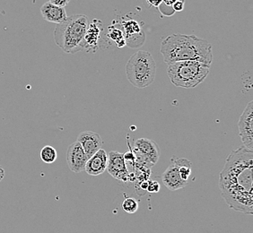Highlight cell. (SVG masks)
<instances>
[{"instance_id":"1","label":"cell","mask_w":253,"mask_h":233,"mask_svg":"<svg viewBox=\"0 0 253 233\" xmlns=\"http://www.w3.org/2000/svg\"><path fill=\"white\" fill-rule=\"evenodd\" d=\"M221 194L229 207L253 214V151L244 146L229 155L220 172Z\"/></svg>"},{"instance_id":"2","label":"cell","mask_w":253,"mask_h":233,"mask_svg":"<svg viewBox=\"0 0 253 233\" xmlns=\"http://www.w3.org/2000/svg\"><path fill=\"white\" fill-rule=\"evenodd\" d=\"M160 51L166 64L196 60L211 66L213 61L211 43L193 34H171L162 41Z\"/></svg>"},{"instance_id":"3","label":"cell","mask_w":253,"mask_h":233,"mask_svg":"<svg viewBox=\"0 0 253 233\" xmlns=\"http://www.w3.org/2000/svg\"><path fill=\"white\" fill-rule=\"evenodd\" d=\"M88 25V17L85 15L68 16L55 28V43L66 53L76 54L83 50L84 38Z\"/></svg>"},{"instance_id":"4","label":"cell","mask_w":253,"mask_h":233,"mask_svg":"<svg viewBox=\"0 0 253 233\" xmlns=\"http://www.w3.org/2000/svg\"><path fill=\"white\" fill-rule=\"evenodd\" d=\"M167 65L170 83L176 87L184 89L195 88L203 83L210 74L211 67L196 60L178 61Z\"/></svg>"},{"instance_id":"5","label":"cell","mask_w":253,"mask_h":233,"mask_svg":"<svg viewBox=\"0 0 253 233\" xmlns=\"http://www.w3.org/2000/svg\"><path fill=\"white\" fill-rule=\"evenodd\" d=\"M156 75V61L150 52L139 50L128 58L126 65V78L135 87H148L154 83Z\"/></svg>"},{"instance_id":"6","label":"cell","mask_w":253,"mask_h":233,"mask_svg":"<svg viewBox=\"0 0 253 233\" xmlns=\"http://www.w3.org/2000/svg\"><path fill=\"white\" fill-rule=\"evenodd\" d=\"M121 28L123 31L126 46L130 49H136L142 46L146 40L144 32V23L134 18H122Z\"/></svg>"},{"instance_id":"7","label":"cell","mask_w":253,"mask_h":233,"mask_svg":"<svg viewBox=\"0 0 253 233\" xmlns=\"http://www.w3.org/2000/svg\"><path fill=\"white\" fill-rule=\"evenodd\" d=\"M238 128L244 147L253 151V102H249L240 116Z\"/></svg>"},{"instance_id":"8","label":"cell","mask_w":253,"mask_h":233,"mask_svg":"<svg viewBox=\"0 0 253 233\" xmlns=\"http://www.w3.org/2000/svg\"><path fill=\"white\" fill-rule=\"evenodd\" d=\"M109 174L112 178L123 182H128L130 179V173L127 170L123 154L117 151H112L108 155L107 169Z\"/></svg>"},{"instance_id":"9","label":"cell","mask_w":253,"mask_h":233,"mask_svg":"<svg viewBox=\"0 0 253 233\" xmlns=\"http://www.w3.org/2000/svg\"><path fill=\"white\" fill-rule=\"evenodd\" d=\"M66 158L69 170L75 173H80L85 169V164L88 160L87 156L83 147L78 141L68 146Z\"/></svg>"},{"instance_id":"10","label":"cell","mask_w":253,"mask_h":233,"mask_svg":"<svg viewBox=\"0 0 253 233\" xmlns=\"http://www.w3.org/2000/svg\"><path fill=\"white\" fill-rule=\"evenodd\" d=\"M162 180L166 188L170 191L181 190L189 184V182L181 179L174 157L170 159V165L162 175Z\"/></svg>"},{"instance_id":"11","label":"cell","mask_w":253,"mask_h":233,"mask_svg":"<svg viewBox=\"0 0 253 233\" xmlns=\"http://www.w3.org/2000/svg\"><path fill=\"white\" fill-rule=\"evenodd\" d=\"M102 31L103 27L102 22L98 19L93 20V22L88 25L85 32L83 41V49H85L86 51L95 52L99 47Z\"/></svg>"},{"instance_id":"12","label":"cell","mask_w":253,"mask_h":233,"mask_svg":"<svg viewBox=\"0 0 253 233\" xmlns=\"http://www.w3.org/2000/svg\"><path fill=\"white\" fill-rule=\"evenodd\" d=\"M78 142L83 147L88 159L102 149L103 142L102 137L97 133L92 131H84L78 137Z\"/></svg>"},{"instance_id":"13","label":"cell","mask_w":253,"mask_h":233,"mask_svg":"<svg viewBox=\"0 0 253 233\" xmlns=\"http://www.w3.org/2000/svg\"><path fill=\"white\" fill-rule=\"evenodd\" d=\"M134 150L137 151L146 156L153 166L155 165L159 160L160 149L156 142L150 139H147V138L137 139L134 144Z\"/></svg>"},{"instance_id":"14","label":"cell","mask_w":253,"mask_h":233,"mask_svg":"<svg viewBox=\"0 0 253 233\" xmlns=\"http://www.w3.org/2000/svg\"><path fill=\"white\" fill-rule=\"evenodd\" d=\"M107 153L102 148L88 159L84 170L90 176H99L107 169Z\"/></svg>"},{"instance_id":"15","label":"cell","mask_w":253,"mask_h":233,"mask_svg":"<svg viewBox=\"0 0 253 233\" xmlns=\"http://www.w3.org/2000/svg\"><path fill=\"white\" fill-rule=\"evenodd\" d=\"M41 14L46 21L56 25L63 23L64 21L68 18L67 12L64 7L57 6L51 4L50 2L44 3L41 7Z\"/></svg>"},{"instance_id":"16","label":"cell","mask_w":253,"mask_h":233,"mask_svg":"<svg viewBox=\"0 0 253 233\" xmlns=\"http://www.w3.org/2000/svg\"><path fill=\"white\" fill-rule=\"evenodd\" d=\"M106 37L109 40L115 44L117 48H123L126 46V40L124 38L123 31L121 28V25H114L112 23V25L108 27V33Z\"/></svg>"},{"instance_id":"17","label":"cell","mask_w":253,"mask_h":233,"mask_svg":"<svg viewBox=\"0 0 253 233\" xmlns=\"http://www.w3.org/2000/svg\"><path fill=\"white\" fill-rule=\"evenodd\" d=\"M175 158L176 163L178 165L179 168V171H180V177L181 179L189 182V179L191 176L192 173V165H191V162L190 160L184 159V158Z\"/></svg>"},{"instance_id":"18","label":"cell","mask_w":253,"mask_h":233,"mask_svg":"<svg viewBox=\"0 0 253 233\" xmlns=\"http://www.w3.org/2000/svg\"><path fill=\"white\" fill-rule=\"evenodd\" d=\"M41 159L45 162V163H53L55 160L58 158V154L56 149L50 146H44L43 148L41 150L40 153Z\"/></svg>"},{"instance_id":"19","label":"cell","mask_w":253,"mask_h":233,"mask_svg":"<svg viewBox=\"0 0 253 233\" xmlns=\"http://www.w3.org/2000/svg\"><path fill=\"white\" fill-rule=\"evenodd\" d=\"M138 202L133 197H126V199L122 202V209L127 214H135L138 210Z\"/></svg>"},{"instance_id":"20","label":"cell","mask_w":253,"mask_h":233,"mask_svg":"<svg viewBox=\"0 0 253 233\" xmlns=\"http://www.w3.org/2000/svg\"><path fill=\"white\" fill-rule=\"evenodd\" d=\"M177 0H163L162 5L159 6L161 14L165 16H171L174 14V11L171 8L172 5Z\"/></svg>"},{"instance_id":"21","label":"cell","mask_w":253,"mask_h":233,"mask_svg":"<svg viewBox=\"0 0 253 233\" xmlns=\"http://www.w3.org/2000/svg\"><path fill=\"white\" fill-rule=\"evenodd\" d=\"M146 191L149 193H158L160 191V185L156 180H154V181L148 180Z\"/></svg>"},{"instance_id":"22","label":"cell","mask_w":253,"mask_h":233,"mask_svg":"<svg viewBox=\"0 0 253 233\" xmlns=\"http://www.w3.org/2000/svg\"><path fill=\"white\" fill-rule=\"evenodd\" d=\"M185 6V0H177L175 3L172 5L171 8L175 12H181L184 9Z\"/></svg>"},{"instance_id":"23","label":"cell","mask_w":253,"mask_h":233,"mask_svg":"<svg viewBox=\"0 0 253 233\" xmlns=\"http://www.w3.org/2000/svg\"><path fill=\"white\" fill-rule=\"evenodd\" d=\"M49 2L57 6L65 8V6H67L69 4L70 0H49Z\"/></svg>"},{"instance_id":"24","label":"cell","mask_w":253,"mask_h":233,"mask_svg":"<svg viewBox=\"0 0 253 233\" xmlns=\"http://www.w3.org/2000/svg\"><path fill=\"white\" fill-rule=\"evenodd\" d=\"M147 5L150 7H156L159 8V6L162 5L163 0H146Z\"/></svg>"},{"instance_id":"25","label":"cell","mask_w":253,"mask_h":233,"mask_svg":"<svg viewBox=\"0 0 253 233\" xmlns=\"http://www.w3.org/2000/svg\"><path fill=\"white\" fill-rule=\"evenodd\" d=\"M5 177V170L2 168V166H0V182L3 180Z\"/></svg>"}]
</instances>
